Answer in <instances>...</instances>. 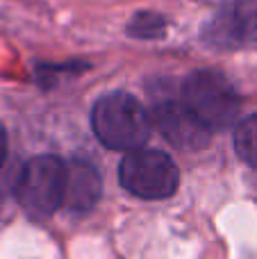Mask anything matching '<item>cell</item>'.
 <instances>
[{
    "label": "cell",
    "mask_w": 257,
    "mask_h": 259,
    "mask_svg": "<svg viewBox=\"0 0 257 259\" xmlns=\"http://www.w3.org/2000/svg\"><path fill=\"white\" fill-rule=\"evenodd\" d=\"M182 103L209 132L235 125L241 100L235 87L214 71H196L182 84Z\"/></svg>",
    "instance_id": "cell-2"
},
{
    "label": "cell",
    "mask_w": 257,
    "mask_h": 259,
    "mask_svg": "<svg viewBox=\"0 0 257 259\" xmlns=\"http://www.w3.org/2000/svg\"><path fill=\"white\" fill-rule=\"evenodd\" d=\"M235 150L241 157V161H246L250 168H257V114L237 125Z\"/></svg>",
    "instance_id": "cell-8"
},
{
    "label": "cell",
    "mask_w": 257,
    "mask_h": 259,
    "mask_svg": "<svg viewBox=\"0 0 257 259\" xmlns=\"http://www.w3.org/2000/svg\"><path fill=\"white\" fill-rule=\"evenodd\" d=\"M205 39L219 48H241L257 41V0H223L205 27Z\"/></svg>",
    "instance_id": "cell-5"
},
{
    "label": "cell",
    "mask_w": 257,
    "mask_h": 259,
    "mask_svg": "<svg viewBox=\"0 0 257 259\" xmlns=\"http://www.w3.org/2000/svg\"><path fill=\"white\" fill-rule=\"evenodd\" d=\"M103 182H100L98 170L87 161H73L66 166V191H64V202L71 209L87 211L98 202Z\"/></svg>",
    "instance_id": "cell-7"
},
{
    "label": "cell",
    "mask_w": 257,
    "mask_h": 259,
    "mask_svg": "<svg viewBox=\"0 0 257 259\" xmlns=\"http://www.w3.org/2000/svg\"><path fill=\"white\" fill-rule=\"evenodd\" d=\"M164 30H166V21H164L159 14H137L135 21L127 25V32H130L132 36H139V39L162 36Z\"/></svg>",
    "instance_id": "cell-9"
},
{
    "label": "cell",
    "mask_w": 257,
    "mask_h": 259,
    "mask_svg": "<svg viewBox=\"0 0 257 259\" xmlns=\"http://www.w3.org/2000/svg\"><path fill=\"white\" fill-rule=\"evenodd\" d=\"M118 180L132 196L144 200H162L178 191L180 173L168 155L159 150L137 148L123 157Z\"/></svg>",
    "instance_id": "cell-4"
},
{
    "label": "cell",
    "mask_w": 257,
    "mask_h": 259,
    "mask_svg": "<svg viewBox=\"0 0 257 259\" xmlns=\"http://www.w3.org/2000/svg\"><path fill=\"white\" fill-rule=\"evenodd\" d=\"M5 157H7V134H5V127L0 125V166L5 164Z\"/></svg>",
    "instance_id": "cell-10"
},
{
    "label": "cell",
    "mask_w": 257,
    "mask_h": 259,
    "mask_svg": "<svg viewBox=\"0 0 257 259\" xmlns=\"http://www.w3.org/2000/svg\"><path fill=\"white\" fill-rule=\"evenodd\" d=\"M66 164L53 155H39L25 161L18 173L16 198L32 219H48L64 205Z\"/></svg>",
    "instance_id": "cell-3"
},
{
    "label": "cell",
    "mask_w": 257,
    "mask_h": 259,
    "mask_svg": "<svg viewBox=\"0 0 257 259\" xmlns=\"http://www.w3.org/2000/svg\"><path fill=\"white\" fill-rule=\"evenodd\" d=\"M91 127L103 146L130 152L148 141L153 121L139 100L132 98L130 94L116 91L103 96L94 105Z\"/></svg>",
    "instance_id": "cell-1"
},
{
    "label": "cell",
    "mask_w": 257,
    "mask_h": 259,
    "mask_svg": "<svg viewBox=\"0 0 257 259\" xmlns=\"http://www.w3.org/2000/svg\"><path fill=\"white\" fill-rule=\"evenodd\" d=\"M153 121L157 130L180 150H200L209 143V132L182 100H162L155 105Z\"/></svg>",
    "instance_id": "cell-6"
}]
</instances>
